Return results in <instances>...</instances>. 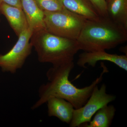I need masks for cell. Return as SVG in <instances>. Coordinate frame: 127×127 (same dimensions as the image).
Instances as JSON below:
<instances>
[{"mask_svg":"<svg viewBox=\"0 0 127 127\" xmlns=\"http://www.w3.org/2000/svg\"><path fill=\"white\" fill-rule=\"evenodd\" d=\"M101 66L102 71L100 76L89 86L81 88L75 86L68 79L74 67L73 62L53 66L46 73L48 82L40 86L39 99L32 105V109L38 108L52 97L63 98L71 103L75 109L80 108L87 102L95 87L101 82L104 73L108 72L103 63H101Z\"/></svg>","mask_w":127,"mask_h":127,"instance_id":"1","label":"cell"},{"mask_svg":"<svg viewBox=\"0 0 127 127\" xmlns=\"http://www.w3.org/2000/svg\"><path fill=\"white\" fill-rule=\"evenodd\" d=\"M108 2V17L127 30V0H110Z\"/></svg>","mask_w":127,"mask_h":127,"instance_id":"12","label":"cell"},{"mask_svg":"<svg viewBox=\"0 0 127 127\" xmlns=\"http://www.w3.org/2000/svg\"><path fill=\"white\" fill-rule=\"evenodd\" d=\"M106 61L116 64L119 67L127 71V55H118L107 53L105 51L85 52L80 54L77 62L79 67L86 68V65L93 67L97 62Z\"/></svg>","mask_w":127,"mask_h":127,"instance_id":"7","label":"cell"},{"mask_svg":"<svg viewBox=\"0 0 127 127\" xmlns=\"http://www.w3.org/2000/svg\"><path fill=\"white\" fill-rule=\"evenodd\" d=\"M77 41L85 52L114 48L127 40V30L108 17L87 20Z\"/></svg>","mask_w":127,"mask_h":127,"instance_id":"2","label":"cell"},{"mask_svg":"<svg viewBox=\"0 0 127 127\" xmlns=\"http://www.w3.org/2000/svg\"><path fill=\"white\" fill-rule=\"evenodd\" d=\"M116 112V108L113 105H106L96 112L89 122L82 124L81 127H109L112 124Z\"/></svg>","mask_w":127,"mask_h":127,"instance_id":"13","label":"cell"},{"mask_svg":"<svg viewBox=\"0 0 127 127\" xmlns=\"http://www.w3.org/2000/svg\"><path fill=\"white\" fill-rule=\"evenodd\" d=\"M100 17H108L106 0H89Z\"/></svg>","mask_w":127,"mask_h":127,"instance_id":"15","label":"cell"},{"mask_svg":"<svg viewBox=\"0 0 127 127\" xmlns=\"http://www.w3.org/2000/svg\"><path fill=\"white\" fill-rule=\"evenodd\" d=\"M39 8L43 11L55 12L62 10L65 7L61 0H34Z\"/></svg>","mask_w":127,"mask_h":127,"instance_id":"14","label":"cell"},{"mask_svg":"<svg viewBox=\"0 0 127 127\" xmlns=\"http://www.w3.org/2000/svg\"><path fill=\"white\" fill-rule=\"evenodd\" d=\"M46 30L50 33L77 40L87 19L65 8L55 12L44 11Z\"/></svg>","mask_w":127,"mask_h":127,"instance_id":"4","label":"cell"},{"mask_svg":"<svg viewBox=\"0 0 127 127\" xmlns=\"http://www.w3.org/2000/svg\"><path fill=\"white\" fill-rule=\"evenodd\" d=\"M116 98L115 95L107 93L105 84H102L100 88L97 85L86 103L80 108L74 109L70 127H80L89 122L98 110L114 101Z\"/></svg>","mask_w":127,"mask_h":127,"instance_id":"5","label":"cell"},{"mask_svg":"<svg viewBox=\"0 0 127 127\" xmlns=\"http://www.w3.org/2000/svg\"><path fill=\"white\" fill-rule=\"evenodd\" d=\"M22 7L28 25L32 33L46 29L44 22V12L34 0H21Z\"/></svg>","mask_w":127,"mask_h":127,"instance_id":"9","label":"cell"},{"mask_svg":"<svg viewBox=\"0 0 127 127\" xmlns=\"http://www.w3.org/2000/svg\"><path fill=\"white\" fill-rule=\"evenodd\" d=\"M46 103L49 117H56L63 122L70 124L75 109L71 103L63 98L57 97L50 98Z\"/></svg>","mask_w":127,"mask_h":127,"instance_id":"10","label":"cell"},{"mask_svg":"<svg viewBox=\"0 0 127 127\" xmlns=\"http://www.w3.org/2000/svg\"><path fill=\"white\" fill-rule=\"evenodd\" d=\"M30 42L39 61L51 64L53 66L73 62L75 55L80 50L76 40L56 35L46 29L33 32Z\"/></svg>","mask_w":127,"mask_h":127,"instance_id":"3","label":"cell"},{"mask_svg":"<svg viewBox=\"0 0 127 127\" xmlns=\"http://www.w3.org/2000/svg\"><path fill=\"white\" fill-rule=\"evenodd\" d=\"M0 13L5 17L17 36L28 29L27 20L22 8L2 3L0 4Z\"/></svg>","mask_w":127,"mask_h":127,"instance_id":"8","label":"cell"},{"mask_svg":"<svg viewBox=\"0 0 127 127\" xmlns=\"http://www.w3.org/2000/svg\"><path fill=\"white\" fill-rule=\"evenodd\" d=\"M106 0L107 2V1H109L110 0Z\"/></svg>","mask_w":127,"mask_h":127,"instance_id":"17","label":"cell"},{"mask_svg":"<svg viewBox=\"0 0 127 127\" xmlns=\"http://www.w3.org/2000/svg\"><path fill=\"white\" fill-rule=\"evenodd\" d=\"M2 3L22 9L21 0H0V4Z\"/></svg>","mask_w":127,"mask_h":127,"instance_id":"16","label":"cell"},{"mask_svg":"<svg viewBox=\"0 0 127 127\" xmlns=\"http://www.w3.org/2000/svg\"><path fill=\"white\" fill-rule=\"evenodd\" d=\"M64 7L87 20L97 19L100 16L89 0H61Z\"/></svg>","mask_w":127,"mask_h":127,"instance_id":"11","label":"cell"},{"mask_svg":"<svg viewBox=\"0 0 127 127\" xmlns=\"http://www.w3.org/2000/svg\"><path fill=\"white\" fill-rule=\"evenodd\" d=\"M32 32L29 28L18 36L13 47L4 55L0 54V68L4 72L15 73L22 68L32 52V47L30 42Z\"/></svg>","mask_w":127,"mask_h":127,"instance_id":"6","label":"cell"},{"mask_svg":"<svg viewBox=\"0 0 127 127\" xmlns=\"http://www.w3.org/2000/svg\"></svg>","mask_w":127,"mask_h":127,"instance_id":"18","label":"cell"}]
</instances>
